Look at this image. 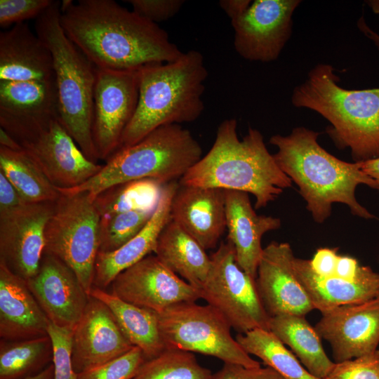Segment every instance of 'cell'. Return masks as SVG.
<instances>
[{"label":"cell","instance_id":"cell-1","mask_svg":"<svg viewBox=\"0 0 379 379\" xmlns=\"http://www.w3.org/2000/svg\"><path fill=\"white\" fill-rule=\"evenodd\" d=\"M60 23L98 68L133 70L173 62L183 54L157 23L113 0H63Z\"/></svg>","mask_w":379,"mask_h":379},{"label":"cell","instance_id":"cell-2","mask_svg":"<svg viewBox=\"0 0 379 379\" xmlns=\"http://www.w3.org/2000/svg\"><path fill=\"white\" fill-rule=\"evenodd\" d=\"M319 135L300 126L288 135L277 134L270 139L277 148L273 154L277 164L298 186L313 219L324 222L331 215L334 203L347 205L357 217L375 218L355 197L359 185L376 190L375 180L362 171L359 162L344 161L328 153L318 142Z\"/></svg>","mask_w":379,"mask_h":379},{"label":"cell","instance_id":"cell-3","mask_svg":"<svg viewBox=\"0 0 379 379\" xmlns=\"http://www.w3.org/2000/svg\"><path fill=\"white\" fill-rule=\"evenodd\" d=\"M235 119L218 126L210 150L180 179L185 186L219 188L251 194L255 208L274 201L292 180L279 167L261 133L251 127L239 140Z\"/></svg>","mask_w":379,"mask_h":379},{"label":"cell","instance_id":"cell-4","mask_svg":"<svg viewBox=\"0 0 379 379\" xmlns=\"http://www.w3.org/2000/svg\"><path fill=\"white\" fill-rule=\"evenodd\" d=\"M329 64L314 66L291 95L298 108L313 110L331 126L338 148H349L354 162L379 157V88L345 89Z\"/></svg>","mask_w":379,"mask_h":379},{"label":"cell","instance_id":"cell-5","mask_svg":"<svg viewBox=\"0 0 379 379\" xmlns=\"http://www.w3.org/2000/svg\"><path fill=\"white\" fill-rule=\"evenodd\" d=\"M138 74L137 107L119 149L137 143L161 126L194 121L204 109L201 97L208 72L200 52L191 50L173 62L145 65Z\"/></svg>","mask_w":379,"mask_h":379},{"label":"cell","instance_id":"cell-6","mask_svg":"<svg viewBox=\"0 0 379 379\" xmlns=\"http://www.w3.org/2000/svg\"><path fill=\"white\" fill-rule=\"evenodd\" d=\"M201 157V147L189 130L180 124L164 125L137 143L119 149L82 185L58 190L88 192L93 199L109 187L129 181L154 179L168 183L180 179Z\"/></svg>","mask_w":379,"mask_h":379},{"label":"cell","instance_id":"cell-7","mask_svg":"<svg viewBox=\"0 0 379 379\" xmlns=\"http://www.w3.org/2000/svg\"><path fill=\"white\" fill-rule=\"evenodd\" d=\"M60 5L54 1L35 19V32L52 55L59 117L84 155L96 162L92 136L96 67L65 33Z\"/></svg>","mask_w":379,"mask_h":379},{"label":"cell","instance_id":"cell-8","mask_svg":"<svg viewBox=\"0 0 379 379\" xmlns=\"http://www.w3.org/2000/svg\"><path fill=\"white\" fill-rule=\"evenodd\" d=\"M0 128L18 142L57 189L81 185L102 168L84 155L57 112L34 114L0 112Z\"/></svg>","mask_w":379,"mask_h":379},{"label":"cell","instance_id":"cell-9","mask_svg":"<svg viewBox=\"0 0 379 379\" xmlns=\"http://www.w3.org/2000/svg\"><path fill=\"white\" fill-rule=\"evenodd\" d=\"M100 219L88 192L60 193L44 232V253L67 265L89 295L100 248Z\"/></svg>","mask_w":379,"mask_h":379},{"label":"cell","instance_id":"cell-10","mask_svg":"<svg viewBox=\"0 0 379 379\" xmlns=\"http://www.w3.org/2000/svg\"><path fill=\"white\" fill-rule=\"evenodd\" d=\"M157 314L167 348L212 356L245 367L260 366L232 337L229 323L211 305L182 302Z\"/></svg>","mask_w":379,"mask_h":379},{"label":"cell","instance_id":"cell-11","mask_svg":"<svg viewBox=\"0 0 379 379\" xmlns=\"http://www.w3.org/2000/svg\"><path fill=\"white\" fill-rule=\"evenodd\" d=\"M211 260L210 272L199 290L201 298L238 333L256 328L270 331V317L260 298L255 279L237 264L231 242H220Z\"/></svg>","mask_w":379,"mask_h":379},{"label":"cell","instance_id":"cell-12","mask_svg":"<svg viewBox=\"0 0 379 379\" xmlns=\"http://www.w3.org/2000/svg\"><path fill=\"white\" fill-rule=\"evenodd\" d=\"M138 69L96 67L92 136L98 159L107 160L120 146L138 101Z\"/></svg>","mask_w":379,"mask_h":379},{"label":"cell","instance_id":"cell-13","mask_svg":"<svg viewBox=\"0 0 379 379\" xmlns=\"http://www.w3.org/2000/svg\"><path fill=\"white\" fill-rule=\"evenodd\" d=\"M300 0H255L232 20L234 46L250 61L276 60L292 35L293 15Z\"/></svg>","mask_w":379,"mask_h":379},{"label":"cell","instance_id":"cell-14","mask_svg":"<svg viewBox=\"0 0 379 379\" xmlns=\"http://www.w3.org/2000/svg\"><path fill=\"white\" fill-rule=\"evenodd\" d=\"M112 293L140 307L160 313L182 302H196L199 290L168 269L154 255H149L119 273Z\"/></svg>","mask_w":379,"mask_h":379},{"label":"cell","instance_id":"cell-15","mask_svg":"<svg viewBox=\"0 0 379 379\" xmlns=\"http://www.w3.org/2000/svg\"><path fill=\"white\" fill-rule=\"evenodd\" d=\"M54 202L28 203L0 215V262L25 281L39 269Z\"/></svg>","mask_w":379,"mask_h":379},{"label":"cell","instance_id":"cell-16","mask_svg":"<svg viewBox=\"0 0 379 379\" xmlns=\"http://www.w3.org/2000/svg\"><path fill=\"white\" fill-rule=\"evenodd\" d=\"M314 328L330 344L336 363L376 352L379 346V300L345 305L321 313Z\"/></svg>","mask_w":379,"mask_h":379},{"label":"cell","instance_id":"cell-17","mask_svg":"<svg viewBox=\"0 0 379 379\" xmlns=\"http://www.w3.org/2000/svg\"><path fill=\"white\" fill-rule=\"evenodd\" d=\"M289 244L272 241L263 248L260 259L256 288L269 316H305L314 310L306 291L298 280L295 259Z\"/></svg>","mask_w":379,"mask_h":379},{"label":"cell","instance_id":"cell-18","mask_svg":"<svg viewBox=\"0 0 379 379\" xmlns=\"http://www.w3.org/2000/svg\"><path fill=\"white\" fill-rule=\"evenodd\" d=\"M26 283L50 322L74 329L91 295L67 265L44 253L37 272Z\"/></svg>","mask_w":379,"mask_h":379},{"label":"cell","instance_id":"cell-19","mask_svg":"<svg viewBox=\"0 0 379 379\" xmlns=\"http://www.w3.org/2000/svg\"><path fill=\"white\" fill-rule=\"evenodd\" d=\"M133 347L108 307L91 296L73 329L72 359L74 371L78 374L103 364Z\"/></svg>","mask_w":379,"mask_h":379},{"label":"cell","instance_id":"cell-20","mask_svg":"<svg viewBox=\"0 0 379 379\" xmlns=\"http://www.w3.org/2000/svg\"><path fill=\"white\" fill-rule=\"evenodd\" d=\"M171 220L205 250L214 248L227 229L224 190L179 185Z\"/></svg>","mask_w":379,"mask_h":379},{"label":"cell","instance_id":"cell-21","mask_svg":"<svg viewBox=\"0 0 379 379\" xmlns=\"http://www.w3.org/2000/svg\"><path fill=\"white\" fill-rule=\"evenodd\" d=\"M227 240L232 244L239 267L253 279L257 276L258 266L263 248L262 236L278 230V218L258 215L250 201L248 193L224 190Z\"/></svg>","mask_w":379,"mask_h":379},{"label":"cell","instance_id":"cell-22","mask_svg":"<svg viewBox=\"0 0 379 379\" xmlns=\"http://www.w3.org/2000/svg\"><path fill=\"white\" fill-rule=\"evenodd\" d=\"M49 320L26 281L0 262V337L22 340L48 335Z\"/></svg>","mask_w":379,"mask_h":379},{"label":"cell","instance_id":"cell-23","mask_svg":"<svg viewBox=\"0 0 379 379\" xmlns=\"http://www.w3.org/2000/svg\"><path fill=\"white\" fill-rule=\"evenodd\" d=\"M293 266L314 308L321 313L342 305L364 302L379 294V273L370 267L361 266L359 275L349 279L335 273L328 277L316 275L308 260L295 258Z\"/></svg>","mask_w":379,"mask_h":379},{"label":"cell","instance_id":"cell-24","mask_svg":"<svg viewBox=\"0 0 379 379\" xmlns=\"http://www.w3.org/2000/svg\"><path fill=\"white\" fill-rule=\"evenodd\" d=\"M179 185L176 180L165 185L153 215L135 237L114 251L98 253L93 287L105 290L119 273L154 252L159 236L171 220V201Z\"/></svg>","mask_w":379,"mask_h":379},{"label":"cell","instance_id":"cell-25","mask_svg":"<svg viewBox=\"0 0 379 379\" xmlns=\"http://www.w3.org/2000/svg\"><path fill=\"white\" fill-rule=\"evenodd\" d=\"M55 79L49 49L28 24L0 32V81H50Z\"/></svg>","mask_w":379,"mask_h":379},{"label":"cell","instance_id":"cell-26","mask_svg":"<svg viewBox=\"0 0 379 379\" xmlns=\"http://www.w3.org/2000/svg\"><path fill=\"white\" fill-rule=\"evenodd\" d=\"M154 253L168 269L200 290L211 270V257L173 220L160 233Z\"/></svg>","mask_w":379,"mask_h":379},{"label":"cell","instance_id":"cell-27","mask_svg":"<svg viewBox=\"0 0 379 379\" xmlns=\"http://www.w3.org/2000/svg\"><path fill=\"white\" fill-rule=\"evenodd\" d=\"M90 295L108 307L126 338L142 350L146 360L156 357L167 348L161 335L157 313L96 287L92 288Z\"/></svg>","mask_w":379,"mask_h":379},{"label":"cell","instance_id":"cell-28","mask_svg":"<svg viewBox=\"0 0 379 379\" xmlns=\"http://www.w3.org/2000/svg\"><path fill=\"white\" fill-rule=\"evenodd\" d=\"M269 329L288 345L303 366L314 376L324 379L335 363L326 354L321 337L305 316L280 314L271 317Z\"/></svg>","mask_w":379,"mask_h":379},{"label":"cell","instance_id":"cell-29","mask_svg":"<svg viewBox=\"0 0 379 379\" xmlns=\"http://www.w3.org/2000/svg\"><path fill=\"white\" fill-rule=\"evenodd\" d=\"M0 171L28 203L54 202L60 195L22 149L13 150L0 146Z\"/></svg>","mask_w":379,"mask_h":379},{"label":"cell","instance_id":"cell-30","mask_svg":"<svg viewBox=\"0 0 379 379\" xmlns=\"http://www.w3.org/2000/svg\"><path fill=\"white\" fill-rule=\"evenodd\" d=\"M53 361L49 335L0 343V379H21L41 371Z\"/></svg>","mask_w":379,"mask_h":379},{"label":"cell","instance_id":"cell-31","mask_svg":"<svg viewBox=\"0 0 379 379\" xmlns=\"http://www.w3.org/2000/svg\"><path fill=\"white\" fill-rule=\"evenodd\" d=\"M235 339L247 354L260 358L284 379H320L312 375L269 330L256 328L238 333Z\"/></svg>","mask_w":379,"mask_h":379},{"label":"cell","instance_id":"cell-32","mask_svg":"<svg viewBox=\"0 0 379 379\" xmlns=\"http://www.w3.org/2000/svg\"><path fill=\"white\" fill-rule=\"evenodd\" d=\"M55 79L0 81V112L15 114L58 112Z\"/></svg>","mask_w":379,"mask_h":379},{"label":"cell","instance_id":"cell-33","mask_svg":"<svg viewBox=\"0 0 379 379\" xmlns=\"http://www.w3.org/2000/svg\"><path fill=\"white\" fill-rule=\"evenodd\" d=\"M166 183L154 179H140L114 185L93 199L100 218L119 213L155 209Z\"/></svg>","mask_w":379,"mask_h":379},{"label":"cell","instance_id":"cell-34","mask_svg":"<svg viewBox=\"0 0 379 379\" xmlns=\"http://www.w3.org/2000/svg\"><path fill=\"white\" fill-rule=\"evenodd\" d=\"M213 373L197 361L192 352L166 348L145 360L131 379H211Z\"/></svg>","mask_w":379,"mask_h":379},{"label":"cell","instance_id":"cell-35","mask_svg":"<svg viewBox=\"0 0 379 379\" xmlns=\"http://www.w3.org/2000/svg\"><path fill=\"white\" fill-rule=\"evenodd\" d=\"M156 208L132 210L101 218L99 252L114 251L132 239L147 224Z\"/></svg>","mask_w":379,"mask_h":379},{"label":"cell","instance_id":"cell-36","mask_svg":"<svg viewBox=\"0 0 379 379\" xmlns=\"http://www.w3.org/2000/svg\"><path fill=\"white\" fill-rule=\"evenodd\" d=\"M146 359L142 350L133 347L124 354L77 374V379H131Z\"/></svg>","mask_w":379,"mask_h":379},{"label":"cell","instance_id":"cell-37","mask_svg":"<svg viewBox=\"0 0 379 379\" xmlns=\"http://www.w3.org/2000/svg\"><path fill=\"white\" fill-rule=\"evenodd\" d=\"M73 329L49 322L48 335L53 346L54 379H77L72 359Z\"/></svg>","mask_w":379,"mask_h":379},{"label":"cell","instance_id":"cell-38","mask_svg":"<svg viewBox=\"0 0 379 379\" xmlns=\"http://www.w3.org/2000/svg\"><path fill=\"white\" fill-rule=\"evenodd\" d=\"M324 379H379V349L335 365Z\"/></svg>","mask_w":379,"mask_h":379},{"label":"cell","instance_id":"cell-39","mask_svg":"<svg viewBox=\"0 0 379 379\" xmlns=\"http://www.w3.org/2000/svg\"><path fill=\"white\" fill-rule=\"evenodd\" d=\"M54 0H0V26L8 27L11 25L25 22L37 18Z\"/></svg>","mask_w":379,"mask_h":379},{"label":"cell","instance_id":"cell-40","mask_svg":"<svg viewBox=\"0 0 379 379\" xmlns=\"http://www.w3.org/2000/svg\"><path fill=\"white\" fill-rule=\"evenodd\" d=\"M133 7V11L157 23L173 17L181 8L182 0H126Z\"/></svg>","mask_w":379,"mask_h":379},{"label":"cell","instance_id":"cell-41","mask_svg":"<svg viewBox=\"0 0 379 379\" xmlns=\"http://www.w3.org/2000/svg\"><path fill=\"white\" fill-rule=\"evenodd\" d=\"M211 379H284L270 367H245L241 365L224 363L222 367L213 373Z\"/></svg>","mask_w":379,"mask_h":379},{"label":"cell","instance_id":"cell-42","mask_svg":"<svg viewBox=\"0 0 379 379\" xmlns=\"http://www.w3.org/2000/svg\"><path fill=\"white\" fill-rule=\"evenodd\" d=\"M339 255L338 248H319L309 260L311 270L320 277H328L335 272Z\"/></svg>","mask_w":379,"mask_h":379},{"label":"cell","instance_id":"cell-43","mask_svg":"<svg viewBox=\"0 0 379 379\" xmlns=\"http://www.w3.org/2000/svg\"><path fill=\"white\" fill-rule=\"evenodd\" d=\"M28 204L0 171V215L10 213Z\"/></svg>","mask_w":379,"mask_h":379},{"label":"cell","instance_id":"cell-44","mask_svg":"<svg viewBox=\"0 0 379 379\" xmlns=\"http://www.w3.org/2000/svg\"><path fill=\"white\" fill-rule=\"evenodd\" d=\"M361 265L353 257L339 255L335 274L349 279H355L359 274Z\"/></svg>","mask_w":379,"mask_h":379},{"label":"cell","instance_id":"cell-45","mask_svg":"<svg viewBox=\"0 0 379 379\" xmlns=\"http://www.w3.org/2000/svg\"><path fill=\"white\" fill-rule=\"evenodd\" d=\"M251 4V0H222L219 3L231 20L242 15Z\"/></svg>","mask_w":379,"mask_h":379},{"label":"cell","instance_id":"cell-46","mask_svg":"<svg viewBox=\"0 0 379 379\" xmlns=\"http://www.w3.org/2000/svg\"><path fill=\"white\" fill-rule=\"evenodd\" d=\"M358 162L362 171L375 180L379 191V157Z\"/></svg>","mask_w":379,"mask_h":379},{"label":"cell","instance_id":"cell-47","mask_svg":"<svg viewBox=\"0 0 379 379\" xmlns=\"http://www.w3.org/2000/svg\"><path fill=\"white\" fill-rule=\"evenodd\" d=\"M359 29L376 46L379 51V34L373 30L366 23L364 18L361 16L357 21Z\"/></svg>","mask_w":379,"mask_h":379},{"label":"cell","instance_id":"cell-48","mask_svg":"<svg viewBox=\"0 0 379 379\" xmlns=\"http://www.w3.org/2000/svg\"><path fill=\"white\" fill-rule=\"evenodd\" d=\"M0 146L13 150L22 149L18 142L1 128H0Z\"/></svg>","mask_w":379,"mask_h":379},{"label":"cell","instance_id":"cell-49","mask_svg":"<svg viewBox=\"0 0 379 379\" xmlns=\"http://www.w3.org/2000/svg\"><path fill=\"white\" fill-rule=\"evenodd\" d=\"M21 379H54L53 364L51 363L38 373Z\"/></svg>","mask_w":379,"mask_h":379},{"label":"cell","instance_id":"cell-50","mask_svg":"<svg viewBox=\"0 0 379 379\" xmlns=\"http://www.w3.org/2000/svg\"><path fill=\"white\" fill-rule=\"evenodd\" d=\"M366 3L379 19V0H368Z\"/></svg>","mask_w":379,"mask_h":379},{"label":"cell","instance_id":"cell-51","mask_svg":"<svg viewBox=\"0 0 379 379\" xmlns=\"http://www.w3.org/2000/svg\"><path fill=\"white\" fill-rule=\"evenodd\" d=\"M376 298H378L379 300V294H378V297Z\"/></svg>","mask_w":379,"mask_h":379}]
</instances>
